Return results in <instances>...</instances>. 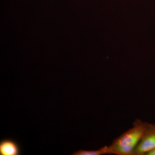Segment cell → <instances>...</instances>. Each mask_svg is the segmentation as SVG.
Returning <instances> with one entry per match:
<instances>
[{
  "mask_svg": "<svg viewBox=\"0 0 155 155\" xmlns=\"http://www.w3.org/2000/svg\"><path fill=\"white\" fill-rule=\"evenodd\" d=\"M109 154V147L107 146L102 147L100 149L95 150H80L72 154V155H102Z\"/></svg>",
  "mask_w": 155,
  "mask_h": 155,
  "instance_id": "277c9868",
  "label": "cell"
},
{
  "mask_svg": "<svg viewBox=\"0 0 155 155\" xmlns=\"http://www.w3.org/2000/svg\"><path fill=\"white\" fill-rule=\"evenodd\" d=\"M146 155H155V148L147 153Z\"/></svg>",
  "mask_w": 155,
  "mask_h": 155,
  "instance_id": "5b68a950",
  "label": "cell"
},
{
  "mask_svg": "<svg viewBox=\"0 0 155 155\" xmlns=\"http://www.w3.org/2000/svg\"><path fill=\"white\" fill-rule=\"evenodd\" d=\"M155 148V123H148L141 140L134 151V155H144Z\"/></svg>",
  "mask_w": 155,
  "mask_h": 155,
  "instance_id": "7a4b0ae2",
  "label": "cell"
},
{
  "mask_svg": "<svg viewBox=\"0 0 155 155\" xmlns=\"http://www.w3.org/2000/svg\"><path fill=\"white\" fill-rule=\"evenodd\" d=\"M20 153V147L15 140L5 139L0 142V155H19Z\"/></svg>",
  "mask_w": 155,
  "mask_h": 155,
  "instance_id": "3957f363",
  "label": "cell"
},
{
  "mask_svg": "<svg viewBox=\"0 0 155 155\" xmlns=\"http://www.w3.org/2000/svg\"><path fill=\"white\" fill-rule=\"evenodd\" d=\"M147 122L136 119L133 127L115 139L109 146V154L134 155V151L142 138Z\"/></svg>",
  "mask_w": 155,
  "mask_h": 155,
  "instance_id": "6da1fadb",
  "label": "cell"
}]
</instances>
